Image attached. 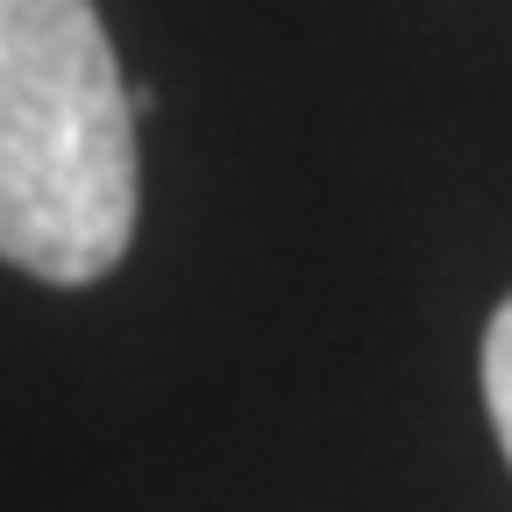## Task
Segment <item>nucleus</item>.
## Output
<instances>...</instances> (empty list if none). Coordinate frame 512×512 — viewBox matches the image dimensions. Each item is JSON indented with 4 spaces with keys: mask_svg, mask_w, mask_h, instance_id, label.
<instances>
[{
    "mask_svg": "<svg viewBox=\"0 0 512 512\" xmlns=\"http://www.w3.org/2000/svg\"><path fill=\"white\" fill-rule=\"evenodd\" d=\"M484 406H491L498 448L512 463V299L491 313V335H484Z\"/></svg>",
    "mask_w": 512,
    "mask_h": 512,
    "instance_id": "2",
    "label": "nucleus"
},
{
    "mask_svg": "<svg viewBox=\"0 0 512 512\" xmlns=\"http://www.w3.org/2000/svg\"><path fill=\"white\" fill-rule=\"evenodd\" d=\"M136 242V107L93 0H0V256L93 285Z\"/></svg>",
    "mask_w": 512,
    "mask_h": 512,
    "instance_id": "1",
    "label": "nucleus"
}]
</instances>
